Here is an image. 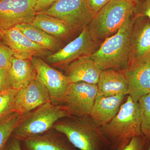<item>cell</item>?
Wrapping results in <instances>:
<instances>
[{
  "label": "cell",
  "instance_id": "obj_4",
  "mask_svg": "<svg viewBox=\"0 0 150 150\" xmlns=\"http://www.w3.org/2000/svg\"><path fill=\"white\" fill-rule=\"evenodd\" d=\"M70 116L63 105L47 103L22 116L12 136L21 140L43 134L60 119Z\"/></svg>",
  "mask_w": 150,
  "mask_h": 150
},
{
  "label": "cell",
  "instance_id": "obj_20",
  "mask_svg": "<svg viewBox=\"0 0 150 150\" xmlns=\"http://www.w3.org/2000/svg\"><path fill=\"white\" fill-rule=\"evenodd\" d=\"M31 24L60 40L74 32L71 27L62 20L40 13H36Z\"/></svg>",
  "mask_w": 150,
  "mask_h": 150
},
{
  "label": "cell",
  "instance_id": "obj_34",
  "mask_svg": "<svg viewBox=\"0 0 150 150\" xmlns=\"http://www.w3.org/2000/svg\"><path fill=\"white\" fill-rule=\"evenodd\" d=\"M0 40H1V33H0Z\"/></svg>",
  "mask_w": 150,
  "mask_h": 150
},
{
  "label": "cell",
  "instance_id": "obj_9",
  "mask_svg": "<svg viewBox=\"0 0 150 150\" xmlns=\"http://www.w3.org/2000/svg\"><path fill=\"white\" fill-rule=\"evenodd\" d=\"M98 93L97 84L83 82L71 83L68 88L62 105L71 116H89Z\"/></svg>",
  "mask_w": 150,
  "mask_h": 150
},
{
  "label": "cell",
  "instance_id": "obj_30",
  "mask_svg": "<svg viewBox=\"0 0 150 150\" xmlns=\"http://www.w3.org/2000/svg\"><path fill=\"white\" fill-rule=\"evenodd\" d=\"M2 150H23L21 141L11 135Z\"/></svg>",
  "mask_w": 150,
  "mask_h": 150
},
{
  "label": "cell",
  "instance_id": "obj_8",
  "mask_svg": "<svg viewBox=\"0 0 150 150\" xmlns=\"http://www.w3.org/2000/svg\"><path fill=\"white\" fill-rule=\"evenodd\" d=\"M31 62L36 72V79L48 91L51 102L62 105L71 82L68 77L39 57H33Z\"/></svg>",
  "mask_w": 150,
  "mask_h": 150
},
{
  "label": "cell",
  "instance_id": "obj_17",
  "mask_svg": "<svg viewBox=\"0 0 150 150\" xmlns=\"http://www.w3.org/2000/svg\"><path fill=\"white\" fill-rule=\"evenodd\" d=\"M125 95L105 97L98 93L91 112V118L98 126L110 122L120 110Z\"/></svg>",
  "mask_w": 150,
  "mask_h": 150
},
{
  "label": "cell",
  "instance_id": "obj_3",
  "mask_svg": "<svg viewBox=\"0 0 150 150\" xmlns=\"http://www.w3.org/2000/svg\"><path fill=\"white\" fill-rule=\"evenodd\" d=\"M135 17H131L114 35L107 38L91 57L102 71L114 69L123 70L129 61L131 34Z\"/></svg>",
  "mask_w": 150,
  "mask_h": 150
},
{
  "label": "cell",
  "instance_id": "obj_19",
  "mask_svg": "<svg viewBox=\"0 0 150 150\" xmlns=\"http://www.w3.org/2000/svg\"><path fill=\"white\" fill-rule=\"evenodd\" d=\"M9 73L12 88L17 90L24 87L36 79V72L31 60L15 56Z\"/></svg>",
  "mask_w": 150,
  "mask_h": 150
},
{
  "label": "cell",
  "instance_id": "obj_5",
  "mask_svg": "<svg viewBox=\"0 0 150 150\" xmlns=\"http://www.w3.org/2000/svg\"><path fill=\"white\" fill-rule=\"evenodd\" d=\"M135 4L128 0H111L96 14L88 25L97 40L117 32L134 12Z\"/></svg>",
  "mask_w": 150,
  "mask_h": 150
},
{
  "label": "cell",
  "instance_id": "obj_16",
  "mask_svg": "<svg viewBox=\"0 0 150 150\" xmlns=\"http://www.w3.org/2000/svg\"><path fill=\"white\" fill-rule=\"evenodd\" d=\"M66 76L71 83L83 82L97 84L101 70L90 55L83 56L65 68Z\"/></svg>",
  "mask_w": 150,
  "mask_h": 150
},
{
  "label": "cell",
  "instance_id": "obj_10",
  "mask_svg": "<svg viewBox=\"0 0 150 150\" xmlns=\"http://www.w3.org/2000/svg\"><path fill=\"white\" fill-rule=\"evenodd\" d=\"M37 0H0V29L31 24L36 15Z\"/></svg>",
  "mask_w": 150,
  "mask_h": 150
},
{
  "label": "cell",
  "instance_id": "obj_23",
  "mask_svg": "<svg viewBox=\"0 0 150 150\" xmlns=\"http://www.w3.org/2000/svg\"><path fill=\"white\" fill-rule=\"evenodd\" d=\"M141 110V129L142 134L150 139V93L139 100Z\"/></svg>",
  "mask_w": 150,
  "mask_h": 150
},
{
  "label": "cell",
  "instance_id": "obj_29",
  "mask_svg": "<svg viewBox=\"0 0 150 150\" xmlns=\"http://www.w3.org/2000/svg\"><path fill=\"white\" fill-rule=\"evenodd\" d=\"M89 7L96 14L111 0H86Z\"/></svg>",
  "mask_w": 150,
  "mask_h": 150
},
{
  "label": "cell",
  "instance_id": "obj_26",
  "mask_svg": "<svg viewBox=\"0 0 150 150\" xmlns=\"http://www.w3.org/2000/svg\"><path fill=\"white\" fill-rule=\"evenodd\" d=\"M147 140L144 135L134 137L121 150H146Z\"/></svg>",
  "mask_w": 150,
  "mask_h": 150
},
{
  "label": "cell",
  "instance_id": "obj_22",
  "mask_svg": "<svg viewBox=\"0 0 150 150\" xmlns=\"http://www.w3.org/2000/svg\"><path fill=\"white\" fill-rule=\"evenodd\" d=\"M18 112L13 111L0 118V150H2L21 119Z\"/></svg>",
  "mask_w": 150,
  "mask_h": 150
},
{
  "label": "cell",
  "instance_id": "obj_18",
  "mask_svg": "<svg viewBox=\"0 0 150 150\" xmlns=\"http://www.w3.org/2000/svg\"><path fill=\"white\" fill-rule=\"evenodd\" d=\"M97 85L98 93L104 96L128 95L129 86L123 70L114 69L102 70Z\"/></svg>",
  "mask_w": 150,
  "mask_h": 150
},
{
  "label": "cell",
  "instance_id": "obj_27",
  "mask_svg": "<svg viewBox=\"0 0 150 150\" xmlns=\"http://www.w3.org/2000/svg\"><path fill=\"white\" fill-rule=\"evenodd\" d=\"M136 16L146 17L150 19V0H144L134 7Z\"/></svg>",
  "mask_w": 150,
  "mask_h": 150
},
{
  "label": "cell",
  "instance_id": "obj_25",
  "mask_svg": "<svg viewBox=\"0 0 150 150\" xmlns=\"http://www.w3.org/2000/svg\"><path fill=\"white\" fill-rule=\"evenodd\" d=\"M14 57L13 50L3 41H0V69L9 71Z\"/></svg>",
  "mask_w": 150,
  "mask_h": 150
},
{
  "label": "cell",
  "instance_id": "obj_14",
  "mask_svg": "<svg viewBox=\"0 0 150 150\" xmlns=\"http://www.w3.org/2000/svg\"><path fill=\"white\" fill-rule=\"evenodd\" d=\"M150 57V20H145L144 16H135L127 64L141 62Z\"/></svg>",
  "mask_w": 150,
  "mask_h": 150
},
{
  "label": "cell",
  "instance_id": "obj_33",
  "mask_svg": "<svg viewBox=\"0 0 150 150\" xmlns=\"http://www.w3.org/2000/svg\"><path fill=\"white\" fill-rule=\"evenodd\" d=\"M128 1H130L134 3V4H136L139 1L141 0H128Z\"/></svg>",
  "mask_w": 150,
  "mask_h": 150
},
{
  "label": "cell",
  "instance_id": "obj_12",
  "mask_svg": "<svg viewBox=\"0 0 150 150\" xmlns=\"http://www.w3.org/2000/svg\"><path fill=\"white\" fill-rule=\"evenodd\" d=\"M51 102L48 91L35 79L18 90L14 98V110L22 116L43 105Z\"/></svg>",
  "mask_w": 150,
  "mask_h": 150
},
{
  "label": "cell",
  "instance_id": "obj_2",
  "mask_svg": "<svg viewBox=\"0 0 150 150\" xmlns=\"http://www.w3.org/2000/svg\"><path fill=\"white\" fill-rule=\"evenodd\" d=\"M64 134L79 150H104L110 144L101 127L89 116H70L57 121L53 129Z\"/></svg>",
  "mask_w": 150,
  "mask_h": 150
},
{
  "label": "cell",
  "instance_id": "obj_13",
  "mask_svg": "<svg viewBox=\"0 0 150 150\" xmlns=\"http://www.w3.org/2000/svg\"><path fill=\"white\" fill-rule=\"evenodd\" d=\"M129 86L128 95L134 102L150 93V57L128 64L123 70Z\"/></svg>",
  "mask_w": 150,
  "mask_h": 150
},
{
  "label": "cell",
  "instance_id": "obj_11",
  "mask_svg": "<svg viewBox=\"0 0 150 150\" xmlns=\"http://www.w3.org/2000/svg\"><path fill=\"white\" fill-rule=\"evenodd\" d=\"M0 33L1 40L13 50L16 57L30 60L35 57L44 59L53 53L30 40L15 27L0 29Z\"/></svg>",
  "mask_w": 150,
  "mask_h": 150
},
{
  "label": "cell",
  "instance_id": "obj_28",
  "mask_svg": "<svg viewBox=\"0 0 150 150\" xmlns=\"http://www.w3.org/2000/svg\"><path fill=\"white\" fill-rule=\"evenodd\" d=\"M12 88L9 71L0 69V92Z\"/></svg>",
  "mask_w": 150,
  "mask_h": 150
},
{
  "label": "cell",
  "instance_id": "obj_7",
  "mask_svg": "<svg viewBox=\"0 0 150 150\" xmlns=\"http://www.w3.org/2000/svg\"><path fill=\"white\" fill-rule=\"evenodd\" d=\"M97 44V40L92 35L87 26L74 40L43 59L54 67L65 68L79 58L92 54L95 51Z\"/></svg>",
  "mask_w": 150,
  "mask_h": 150
},
{
  "label": "cell",
  "instance_id": "obj_32",
  "mask_svg": "<svg viewBox=\"0 0 150 150\" xmlns=\"http://www.w3.org/2000/svg\"><path fill=\"white\" fill-rule=\"evenodd\" d=\"M146 150H150V139H148L147 140L146 145Z\"/></svg>",
  "mask_w": 150,
  "mask_h": 150
},
{
  "label": "cell",
  "instance_id": "obj_1",
  "mask_svg": "<svg viewBox=\"0 0 150 150\" xmlns=\"http://www.w3.org/2000/svg\"><path fill=\"white\" fill-rule=\"evenodd\" d=\"M101 129L110 144V150H121L132 138L143 135L139 102H134L128 95L115 117Z\"/></svg>",
  "mask_w": 150,
  "mask_h": 150
},
{
  "label": "cell",
  "instance_id": "obj_24",
  "mask_svg": "<svg viewBox=\"0 0 150 150\" xmlns=\"http://www.w3.org/2000/svg\"><path fill=\"white\" fill-rule=\"evenodd\" d=\"M17 91L10 88L0 92V118L14 111V98Z\"/></svg>",
  "mask_w": 150,
  "mask_h": 150
},
{
  "label": "cell",
  "instance_id": "obj_6",
  "mask_svg": "<svg viewBox=\"0 0 150 150\" xmlns=\"http://www.w3.org/2000/svg\"><path fill=\"white\" fill-rule=\"evenodd\" d=\"M38 13L62 20L74 31H82L88 26L96 15L86 0H57L46 9Z\"/></svg>",
  "mask_w": 150,
  "mask_h": 150
},
{
  "label": "cell",
  "instance_id": "obj_21",
  "mask_svg": "<svg viewBox=\"0 0 150 150\" xmlns=\"http://www.w3.org/2000/svg\"><path fill=\"white\" fill-rule=\"evenodd\" d=\"M15 27L30 40L52 53L61 49L60 39L49 35L31 24L18 25Z\"/></svg>",
  "mask_w": 150,
  "mask_h": 150
},
{
  "label": "cell",
  "instance_id": "obj_15",
  "mask_svg": "<svg viewBox=\"0 0 150 150\" xmlns=\"http://www.w3.org/2000/svg\"><path fill=\"white\" fill-rule=\"evenodd\" d=\"M21 141L23 150H79L64 134L54 129Z\"/></svg>",
  "mask_w": 150,
  "mask_h": 150
},
{
  "label": "cell",
  "instance_id": "obj_31",
  "mask_svg": "<svg viewBox=\"0 0 150 150\" xmlns=\"http://www.w3.org/2000/svg\"><path fill=\"white\" fill-rule=\"evenodd\" d=\"M57 0H37L35 10L36 13L44 10Z\"/></svg>",
  "mask_w": 150,
  "mask_h": 150
}]
</instances>
